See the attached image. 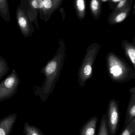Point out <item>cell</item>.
Returning a JSON list of instances; mask_svg holds the SVG:
<instances>
[{
  "label": "cell",
  "instance_id": "6da1fadb",
  "mask_svg": "<svg viewBox=\"0 0 135 135\" xmlns=\"http://www.w3.org/2000/svg\"><path fill=\"white\" fill-rule=\"evenodd\" d=\"M59 44L60 47L54 57L48 61L40 70V74H43L45 78L42 86L35 85L33 88L35 96L39 97L43 102L46 101L53 92L62 68L66 49L63 41H59Z\"/></svg>",
  "mask_w": 135,
  "mask_h": 135
},
{
  "label": "cell",
  "instance_id": "30bf717a",
  "mask_svg": "<svg viewBox=\"0 0 135 135\" xmlns=\"http://www.w3.org/2000/svg\"><path fill=\"white\" fill-rule=\"evenodd\" d=\"M122 47L124 51L125 56L129 59L133 66L135 68V47L134 45L128 42L127 40L122 42Z\"/></svg>",
  "mask_w": 135,
  "mask_h": 135
},
{
  "label": "cell",
  "instance_id": "4fadbf2b",
  "mask_svg": "<svg viewBox=\"0 0 135 135\" xmlns=\"http://www.w3.org/2000/svg\"><path fill=\"white\" fill-rule=\"evenodd\" d=\"M97 135H109L106 123V114H104L102 116Z\"/></svg>",
  "mask_w": 135,
  "mask_h": 135
},
{
  "label": "cell",
  "instance_id": "44dd1931",
  "mask_svg": "<svg viewBox=\"0 0 135 135\" xmlns=\"http://www.w3.org/2000/svg\"><path fill=\"white\" fill-rule=\"evenodd\" d=\"M132 135H135V132L133 133V134H132Z\"/></svg>",
  "mask_w": 135,
  "mask_h": 135
},
{
  "label": "cell",
  "instance_id": "7402d4cb",
  "mask_svg": "<svg viewBox=\"0 0 135 135\" xmlns=\"http://www.w3.org/2000/svg\"><path fill=\"white\" fill-rule=\"evenodd\" d=\"M116 1H119V0H116Z\"/></svg>",
  "mask_w": 135,
  "mask_h": 135
},
{
  "label": "cell",
  "instance_id": "ac0fdd59",
  "mask_svg": "<svg viewBox=\"0 0 135 135\" xmlns=\"http://www.w3.org/2000/svg\"><path fill=\"white\" fill-rule=\"evenodd\" d=\"M126 1L127 0H122L121 2H120L119 4H118V8H121V7L124 6V5L125 4V2H126Z\"/></svg>",
  "mask_w": 135,
  "mask_h": 135
},
{
  "label": "cell",
  "instance_id": "5b68a950",
  "mask_svg": "<svg viewBox=\"0 0 135 135\" xmlns=\"http://www.w3.org/2000/svg\"><path fill=\"white\" fill-rule=\"evenodd\" d=\"M120 114L119 103L114 99L111 100L106 114L109 135H116L120 127Z\"/></svg>",
  "mask_w": 135,
  "mask_h": 135
},
{
  "label": "cell",
  "instance_id": "52a82bcc",
  "mask_svg": "<svg viewBox=\"0 0 135 135\" xmlns=\"http://www.w3.org/2000/svg\"><path fill=\"white\" fill-rule=\"evenodd\" d=\"M16 17L18 27L23 36L25 38L31 37L35 31V27L20 4L16 8Z\"/></svg>",
  "mask_w": 135,
  "mask_h": 135
},
{
  "label": "cell",
  "instance_id": "2e32d148",
  "mask_svg": "<svg viewBox=\"0 0 135 135\" xmlns=\"http://www.w3.org/2000/svg\"><path fill=\"white\" fill-rule=\"evenodd\" d=\"M127 14L125 13H122L119 14L116 17L115 21L117 23H119L123 21L126 18Z\"/></svg>",
  "mask_w": 135,
  "mask_h": 135
},
{
  "label": "cell",
  "instance_id": "e0dca14e",
  "mask_svg": "<svg viewBox=\"0 0 135 135\" xmlns=\"http://www.w3.org/2000/svg\"><path fill=\"white\" fill-rule=\"evenodd\" d=\"M91 8L93 11H96L98 9V2L97 0H92L91 4Z\"/></svg>",
  "mask_w": 135,
  "mask_h": 135
},
{
  "label": "cell",
  "instance_id": "ffe728a7",
  "mask_svg": "<svg viewBox=\"0 0 135 135\" xmlns=\"http://www.w3.org/2000/svg\"><path fill=\"white\" fill-rule=\"evenodd\" d=\"M32 135H38V134H36V133H34Z\"/></svg>",
  "mask_w": 135,
  "mask_h": 135
},
{
  "label": "cell",
  "instance_id": "3957f363",
  "mask_svg": "<svg viewBox=\"0 0 135 135\" xmlns=\"http://www.w3.org/2000/svg\"><path fill=\"white\" fill-rule=\"evenodd\" d=\"M100 46L95 44L94 49L92 50L93 45L90 46L87 49V53L85 58H84L82 63L79 69L78 73V80L80 85L83 86L85 84L86 80L91 77L92 74V66L93 65L97 54L100 50Z\"/></svg>",
  "mask_w": 135,
  "mask_h": 135
},
{
  "label": "cell",
  "instance_id": "603a6c76",
  "mask_svg": "<svg viewBox=\"0 0 135 135\" xmlns=\"http://www.w3.org/2000/svg\"><path fill=\"white\" fill-rule=\"evenodd\" d=\"M103 1H105V0H103Z\"/></svg>",
  "mask_w": 135,
  "mask_h": 135
},
{
  "label": "cell",
  "instance_id": "9a60e30c",
  "mask_svg": "<svg viewBox=\"0 0 135 135\" xmlns=\"http://www.w3.org/2000/svg\"><path fill=\"white\" fill-rule=\"evenodd\" d=\"M77 5L79 11H83L85 9V3L84 0H77Z\"/></svg>",
  "mask_w": 135,
  "mask_h": 135
},
{
  "label": "cell",
  "instance_id": "277c9868",
  "mask_svg": "<svg viewBox=\"0 0 135 135\" xmlns=\"http://www.w3.org/2000/svg\"><path fill=\"white\" fill-rule=\"evenodd\" d=\"M20 78L15 69L0 83V102L13 97L17 91L20 84Z\"/></svg>",
  "mask_w": 135,
  "mask_h": 135
},
{
  "label": "cell",
  "instance_id": "8fae6325",
  "mask_svg": "<svg viewBox=\"0 0 135 135\" xmlns=\"http://www.w3.org/2000/svg\"><path fill=\"white\" fill-rule=\"evenodd\" d=\"M0 16L6 22L10 21V12L8 0H0Z\"/></svg>",
  "mask_w": 135,
  "mask_h": 135
},
{
  "label": "cell",
  "instance_id": "d6986e66",
  "mask_svg": "<svg viewBox=\"0 0 135 135\" xmlns=\"http://www.w3.org/2000/svg\"><path fill=\"white\" fill-rule=\"evenodd\" d=\"M0 135H5L4 132L1 128H0Z\"/></svg>",
  "mask_w": 135,
  "mask_h": 135
},
{
  "label": "cell",
  "instance_id": "9c48e42d",
  "mask_svg": "<svg viewBox=\"0 0 135 135\" xmlns=\"http://www.w3.org/2000/svg\"><path fill=\"white\" fill-rule=\"evenodd\" d=\"M98 118L94 116L88 120L80 130V135H95Z\"/></svg>",
  "mask_w": 135,
  "mask_h": 135
},
{
  "label": "cell",
  "instance_id": "7c38bea8",
  "mask_svg": "<svg viewBox=\"0 0 135 135\" xmlns=\"http://www.w3.org/2000/svg\"><path fill=\"white\" fill-rule=\"evenodd\" d=\"M135 132V118L132 119L129 124L124 125L119 135H132Z\"/></svg>",
  "mask_w": 135,
  "mask_h": 135
},
{
  "label": "cell",
  "instance_id": "8992f818",
  "mask_svg": "<svg viewBox=\"0 0 135 135\" xmlns=\"http://www.w3.org/2000/svg\"><path fill=\"white\" fill-rule=\"evenodd\" d=\"M20 5L31 22L39 29L38 16L43 6V0H20Z\"/></svg>",
  "mask_w": 135,
  "mask_h": 135
},
{
  "label": "cell",
  "instance_id": "7a4b0ae2",
  "mask_svg": "<svg viewBox=\"0 0 135 135\" xmlns=\"http://www.w3.org/2000/svg\"><path fill=\"white\" fill-rule=\"evenodd\" d=\"M106 59L109 74L113 81L124 83L135 78L134 72L122 58L111 52L108 54Z\"/></svg>",
  "mask_w": 135,
  "mask_h": 135
},
{
  "label": "cell",
  "instance_id": "ba28073f",
  "mask_svg": "<svg viewBox=\"0 0 135 135\" xmlns=\"http://www.w3.org/2000/svg\"><path fill=\"white\" fill-rule=\"evenodd\" d=\"M130 92L131 96L126 112V118L124 123V125H125L129 124L132 119L135 118V87L131 89Z\"/></svg>",
  "mask_w": 135,
  "mask_h": 135
},
{
  "label": "cell",
  "instance_id": "5bb4252c",
  "mask_svg": "<svg viewBox=\"0 0 135 135\" xmlns=\"http://www.w3.org/2000/svg\"><path fill=\"white\" fill-rule=\"evenodd\" d=\"M9 71L6 60L3 57L0 56V80L4 77Z\"/></svg>",
  "mask_w": 135,
  "mask_h": 135
}]
</instances>
